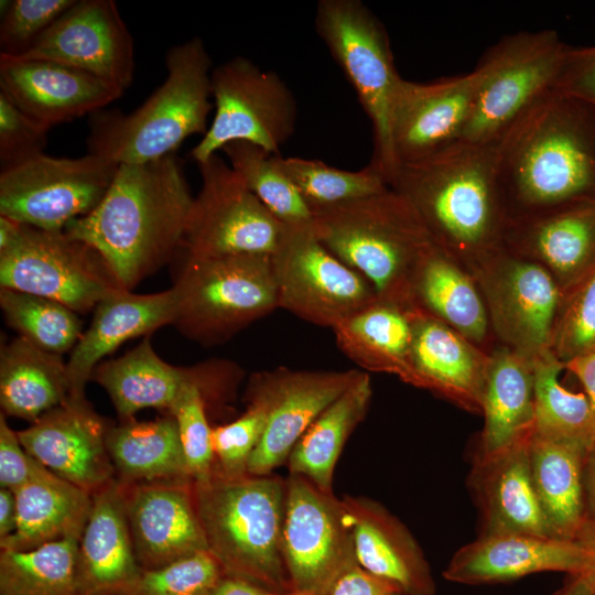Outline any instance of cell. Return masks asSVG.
Instances as JSON below:
<instances>
[{
	"instance_id": "cell-1",
	"label": "cell",
	"mask_w": 595,
	"mask_h": 595,
	"mask_svg": "<svg viewBox=\"0 0 595 595\" xmlns=\"http://www.w3.org/2000/svg\"><path fill=\"white\" fill-rule=\"evenodd\" d=\"M193 199L174 154L121 164L97 207L64 231L95 248L132 291L182 249Z\"/></svg>"
},
{
	"instance_id": "cell-2",
	"label": "cell",
	"mask_w": 595,
	"mask_h": 595,
	"mask_svg": "<svg viewBox=\"0 0 595 595\" xmlns=\"http://www.w3.org/2000/svg\"><path fill=\"white\" fill-rule=\"evenodd\" d=\"M508 221L595 201V108L548 94L496 145Z\"/></svg>"
},
{
	"instance_id": "cell-3",
	"label": "cell",
	"mask_w": 595,
	"mask_h": 595,
	"mask_svg": "<svg viewBox=\"0 0 595 595\" xmlns=\"http://www.w3.org/2000/svg\"><path fill=\"white\" fill-rule=\"evenodd\" d=\"M389 186L416 210L435 244L476 260L502 246L508 224L496 145L458 141L400 165Z\"/></svg>"
},
{
	"instance_id": "cell-4",
	"label": "cell",
	"mask_w": 595,
	"mask_h": 595,
	"mask_svg": "<svg viewBox=\"0 0 595 595\" xmlns=\"http://www.w3.org/2000/svg\"><path fill=\"white\" fill-rule=\"evenodd\" d=\"M165 66L164 82L136 110L90 115L88 153L117 165L145 163L174 154L186 138L207 132L213 67L203 40L170 47Z\"/></svg>"
},
{
	"instance_id": "cell-5",
	"label": "cell",
	"mask_w": 595,
	"mask_h": 595,
	"mask_svg": "<svg viewBox=\"0 0 595 595\" xmlns=\"http://www.w3.org/2000/svg\"><path fill=\"white\" fill-rule=\"evenodd\" d=\"M196 506L208 551L224 574L272 593L292 591L281 550L285 479L230 476L218 467L194 480Z\"/></svg>"
},
{
	"instance_id": "cell-6",
	"label": "cell",
	"mask_w": 595,
	"mask_h": 595,
	"mask_svg": "<svg viewBox=\"0 0 595 595\" xmlns=\"http://www.w3.org/2000/svg\"><path fill=\"white\" fill-rule=\"evenodd\" d=\"M321 242L361 274L377 298L411 303L415 269L434 240L414 207L397 191L312 210Z\"/></svg>"
},
{
	"instance_id": "cell-7",
	"label": "cell",
	"mask_w": 595,
	"mask_h": 595,
	"mask_svg": "<svg viewBox=\"0 0 595 595\" xmlns=\"http://www.w3.org/2000/svg\"><path fill=\"white\" fill-rule=\"evenodd\" d=\"M173 289V325L187 338L209 346L227 342L278 305L270 256H186Z\"/></svg>"
},
{
	"instance_id": "cell-8",
	"label": "cell",
	"mask_w": 595,
	"mask_h": 595,
	"mask_svg": "<svg viewBox=\"0 0 595 595\" xmlns=\"http://www.w3.org/2000/svg\"><path fill=\"white\" fill-rule=\"evenodd\" d=\"M567 50L554 30L517 32L490 47L474 69L475 105L461 141L497 145L555 90Z\"/></svg>"
},
{
	"instance_id": "cell-9",
	"label": "cell",
	"mask_w": 595,
	"mask_h": 595,
	"mask_svg": "<svg viewBox=\"0 0 595 595\" xmlns=\"http://www.w3.org/2000/svg\"><path fill=\"white\" fill-rule=\"evenodd\" d=\"M315 28L371 121L375 151L370 163L382 172L389 185L397 169L390 115L401 76L387 31L360 0L318 1Z\"/></svg>"
},
{
	"instance_id": "cell-10",
	"label": "cell",
	"mask_w": 595,
	"mask_h": 595,
	"mask_svg": "<svg viewBox=\"0 0 595 595\" xmlns=\"http://www.w3.org/2000/svg\"><path fill=\"white\" fill-rule=\"evenodd\" d=\"M215 113L207 132L191 151L196 164L232 141L256 144L279 155L293 134L296 100L274 72L263 71L250 60L237 56L212 72Z\"/></svg>"
},
{
	"instance_id": "cell-11",
	"label": "cell",
	"mask_w": 595,
	"mask_h": 595,
	"mask_svg": "<svg viewBox=\"0 0 595 595\" xmlns=\"http://www.w3.org/2000/svg\"><path fill=\"white\" fill-rule=\"evenodd\" d=\"M0 288L55 300L79 315L123 289L87 242L23 224L17 240L0 251Z\"/></svg>"
},
{
	"instance_id": "cell-12",
	"label": "cell",
	"mask_w": 595,
	"mask_h": 595,
	"mask_svg": "<svg viewBox=\"0 0 595 595\" xmlns=\"http://www.w3.org/2000/svg\"><path fill=\"white\" fill-rule=\"evenodd\" d=\"M118 166L90 153L75 159L37 154L0 173V216L62 231L97 207Z\"/></svg>"
},
{
	"instance_id": "cell-13",
	"label": "cell",
	"mask_w": 595,
	"mask_h": 595,
	"mask_svg": "<svg viewBox=\"0 0 595 595\" xmlns=\"http://www.w3.org/2000/svg\"><path fill=\"white\" fill-rule=\"evenodd\" d=\"M202 187L193 199L182 250L194 258L271 256L285 226L218 154L197 164Z\"/></svg>"
},
{
	"instance_id": "cell-14",
	"label": "cell",
	"mask_w": 595,
	"mask_h": 595,
	"mask_svg": "<svg viewBox=\"0 0 595 595\" xmlns=\"http://www.w3.org/2000/svg\"><path fill=\"white\" fill-rule=\"evenodd\" d=\"M270 260L279 307L309 323L333 329L377 298L361 274L321 242L312 225L285 226Z\"/></svg>"
},
{
	"instance_id": "cell-15",
	"label": "cell",
	"mask_w": 595,
	"mask_h": 595,
	"mask_svg": "<svg viewBox=\"0 0 595 595\" xmlns=\"http://www.w3.org/2000/svg\"><path fill=\"white\" fill-rule=\"evenodd\" d=\"M281 550L292 591L328 595L358 564L342 500L307 478L289 474Z\"/></svg>"
},
{
	"instance_id": "cell-16",
	"label": "cell",
	"mask_w": 595,
	"mask_h": 595,
	"mask_svg": "<svg viewBox=\"0 0 595 595\" xmlns=\"http://www.w3.org/2000/svg\"><path fill=\"white\" fill-rule=\"evenodd\" d=\"M357 369L293 370L278 367L250 376L247 404L266 414L261 439L248 463L251 475H269L288 457L310 425L361 375Z\"/></svg>"
},
{
	"instance_id": "cell-17",
	"label": "cell",
	"mask_w": 595,
	"mask_h": 595,
	"mask_svg": "<svg viewBox=\"0 0 595 595\" xmlns=\"http://www.w3.org/2000/svg\"><path fill=\"white\" fill-rule=\"evenodd\" d=\"M491 324L508 347L532 358L551 348L562 290L540 262L502 245L479 258Z\"/></svg>"
},
{
	"instance_id": "cell-18",
	"label": "cell",
	"mask_w": 595,
	"mask_h": 595,
	"mask_svg": "<svg viewBox=\"0 0 595 595\" xmlns=\"http://www.w3.org/2000/svg\"><path fill=\"white\" fill-rule=\"evenodd\" d=\"M19 57L60 63L123 90L136 67L133 37L113 0H75Z\"/></svg>"
},
{
	"instance_id": "cell-19",
	"label": "cell",
	"mask_w": 595,
	"mask_h": 595,
	"mask_svg": "<svg viewBox=\"0 0 595 595\" xmlns=\"http://www.w3.org/2000/svg\"><path fill=\"white\" fill-rule=\"evenodd\" d=\"M476 85L474 71L430 83L400 78L390 115L397 169L461 141L473 113Z\"/></svg>"
},
{
	"instance_id": "cell-20",
	"label": "cell",
	"mask_w": 595,
	"mask_h": 595,
	"mask_svg": "<svg viewBox=\"0 0 595 595\" xmlns=\"http://www.w3.org/2000/svg\"><path fill=\"white\" fill-rule=\"evenodd\" d=\"M111 424L94 410L86 397H68L17 433L31 456L94 495L116 478L106 444Z\"/></svg>"
},
{
	"instance_id": "cell-21",
	"label": "cell",
	"mask_w": 595,
	"mask_h": 595,
	"mask_svg": "<svg viewBox=\"0 0 595 595\" xmlns=\"http://www.w3.org/2000/svg\"><path fill=\"white\" fill-rule=\"evenodd\" d=\"M122 485L133 550L142 570L208 551L193 479Z\"/></svg>"
},
{
	"instance_id": "cell-22",
	"label": "cell",
	"mask_w": 595,
	"mask_h": 595,
	"mask_svg": "<svg viewBox=\"0 0 595 595\" xmlns=\"http://www.w3.org/2000/svg\"><path fill=\"white\" fill-rule=\"evenodd\" d=\"M0 91L51 129L104 109L125 90L60 63L0 55Z\"/></svg>"
},
{
	"instance_id": "cell-23",
	"label": "cell",
	"mask_w": 595,
	"mask_h": 595,
	"mask_svg": "<svg viewBox=\"0 0 595 595\" xmlns=\"http://www.w3.org/2000/svg\"><path fill=\"white\" fill-rule=\"evenodd\" d=\"M584 565L585 550L577 540L522 533L486 534L461 547L443 576L458 584H497L541 572L578 576Z\"/></svg>"
},
{
	"instance_id": "cell-24",
	"label": "cell",
	"mask_w": 595,
	"mask_h": 595,
	"mask_svg": "<svg viewBox=\"0 0 595 595\" xmlns=\"http://www.w3.org/2000/svg\"><path fill=\"white\" fill-rule=\"evenodd\" d=\"M532 434L493 453H476L468 487L479 513V536L549 537L531 476L529 447Z\"/></svg>"
},
{
	"instance_id": "cell-25",
	"label": "cell",
	"mask_w": 595,
	"mask_h": 595,
	"mask_svg": "<svg viewBox=\"0 0 595 595\" xmlns=\"http://www.w3.org/2000/svg\"><path fill=\"white\" fill-rule=\"evenodd\" d=\"M410 375L407 383L426 389L457 407L482 412L489 356L440 320L412 306Z\"/></svg>"
},
{
	"instance_id": "cell-26",
	"label": "cell",
	"mask_w": 595,
	"mask_h": 595,
	"mask_svg": "<svg viewBox=\"0 0 595 595\" xmlns=\"http://www.w3.org/2000/svg\"><path fill=\"white\" fill-rule=\"evenodd\" d=\"M340 500L358 565L402 595H434L429 562L408 528L368 497L346 495Z\"/></svg>"
},
{
	"instance_id": "cell-27",
	"label": "cell",
	"mask_w": 595,
	"mask_h": 595,
	"mask_svg": "<svg viewBox=\"0 0 595 595\" xmlns=\"http://www.w3.org/2000/svg\"><path fill=\"white\" fill-rule=\"evenodd\" d=\"M175 313L173 286L150 294L120 289L101 300L66 361L69 397L84 398L94 369L108 355L132 338L173 325Z\"/></svg>"
},
{
	"instance_id": "cell-28",
	"label": "cell",
	"mask_w": 595,
	"mask_h": 595,
	"mask_svg": "<svg viewBox=\"0 0 595 595\" xmlns=\"http://www.w3.org/2000/svg\"><path fill=\"white\" fill-rule=\"evenodd\" d=\"M502 245L540 262L567 292L595 267V201L509 220Z\"/></svg>"
},
{
	"instance_id": "cell-29",
	"label": "cell",
	"mask_w": 595,
	"mask_h": 595,
	"mask_svg": "<svg viewBox=\"0 0 595 595\" xmlns=\"http://www.w3.org/2000/svg\"><path fill=\"white\" fill-rule=\"evenodd\" d=\"M141 572L127 521L123 485L115 478L93 495L78 547L76 595H121Z\"/></svg>"
},
{
	"instance_id": "cell-30",
	"label": "cell",
	"mask_w": 595,
	"mask_h": 595,
	"mask_svg": "<svg viewBox=\"0 0 595 595\" xmlns=\"http://www.w3.org/2000/svg\"><path fill=\"white\" fill-rule=\"evenodd\" d=\"M209 363L178 367L163 360L145 336L134 348L115 359H105L93 371L108 393L119 422L134 419L142 409L170 414L183 391L206 375Z\"/></svg>"
},
{
	"instance_id": "cell-31",
	"label": "cell",
	"mask_w": 595,
	"mask_h": 595,
	"mask_svg": "<svg viewBox=\"0 0 595 595\" xmlns=\"http://www.w3.org/2000/svg\"><path fill=\"white\" fill-rule=\"evenodd\" d=\"M17 527L0 540L1 550L29 551L65 538L80 539L93 509V495L39 462L17 490Z\"/></svg>"
},
{
	"instance_id": "cell-32",
	"label": "cell",
	"mask_w": 595,
	"mask_h": 595,
	"mask_svg": "<svg viewBox=\"0 0 595 595\" xmlns=\"http://www.w3.org/2000/svg\"><path fill=\"white\" fill-rule=\"evenodd\" d=\"M586 446L534 433L530 467L549 537L577 540L585 523L583 472Z\"/></svg>"
},
{
	"instance_id": "cell-33",
	"label": "cell",
	"mask_w": 595,
	"mask_h": 595,
	"mask_svg": "<svg viewBox=\"0 0 595 595\" xmlns=\"http://www.w3.org/2000/svg\"><path fill=\"white\" fill-rule=\"evenodd\" d=\"M484 428L477 454L498 451L534 430L531 358L507 347L489 356L482 391Z\"/></svg>"
},
{
	"instance_id": "cell-34",
	"label": "cell",
	"mask_w": 595,
	"mask_h": 595,
	"mask_svg": "<svg viewBox=\"0 0 595 595\" xmlns=\"http://www.w3.org/2000/svg\"><path fill=\"white\" fill-rule=\"evenodd\" d=\"M69 397L66 363L21 336L0 350L1 413L30 423Z\"/></svg>"
},
{
	"instance_id": "cell-35",
	"label": "cell",
	"mask_w": 595,
	"mask_h": 595,
	"mask_svg": "<svg viewBox=\"0 0 595 595\" xmlns=\"http://www.w3.org/2000/svg\"><path fill=\"white\" fill-rule=\"evenodd\" d=\"M411 303L472 343L487 335L489 315L477 288L457 266L455 256L435 242L415 269Z\"/></svg>"
},
{
	"instance_id": "cell-36",
	"label": "cell",
	"mask_w": 595,
	"mask_h": 595,
	"mask_svg": "<svg viewBox=\"0 0 595 595\" xmlns=\"http://www.w3.org/2000/svg\"><path fill=\"white\" fill-rule=\"evenodd\" d=\"M411 307L376 298L333 328L339 349L367 370L392 374L408 382Z\"/></svg>"
},
{
	"instance_id": "cell-37",
	"label": "cell",
	"mask_w": 595,
	"mask_h": 595,
	"mask_svg": "<svg viewBox=\"0 0 595 595\" xmlns=\"http://www.w3.org/2000/svg\"><path fill=\"white\" fill-rule=\"evenodd\" d=\"M106 444L116 478L122 484L193 479L177 423L170 414L152 421L112 423Z\"/></svg>"
},
{
	"instance_id": "cell-38",
	"label": "cell",
	"mask_w": 595,
	"mask_h": 595,
	"mask_svg": "<svg viewBox=\"0 0 595 595\" xmlns=\"http://www.w3.org/2000/svg\"><path fill=\"white\" fill-rule=\"evenodd\" d=\"M371 397L370 377L361 372L296 442L286 461L289 474L303 476L320 489L333 493L338 457L354 430L367 415Z\"/></svg>"
},
{
	"instance_id": "cell-39",
	"label": "cell",
	"mask_w": 595,
	"mask_h": 595,
	"mask_svg": "<svg viewBox=\"0 0 595 595\" xmlns=\"http://www.w3.org/2000/svg\"><path fill=\"white\" fill-rule=\"evenodd\" d=\"M534 375V433L595 448V416L584 392L560 381L565 368L548 348L531 358Z\"/></svg>"
},
{
	"instance_id": "cell-40",
	"label": "cell",
	"mask_w": 595,
	"mask_h": 595,
	"mask_svg": "<svg viewBox=\"0 0 595 595\" xmlns=\"http://www.w3.org/2000/svg\"><path fill=\"white\" fill-rule=\"evenodd\" d=\"M79 540L65 538L29 551L1 550L0 595H76Z\"/></svg>"
},
{
	"instance_id": "cell-41",
	"label": "cell",
	"mask_w": 595,
	"mask_h": 595,
	"mask_svg": "<svg viewBox=\"0 0 595 595\" xmlns=\"http://www.w3.org/2000/svg\"><path fill=\"white\" fill-rule=\"evenodd\" d=\"M221 151L246 186L284 226L312 225L313 213L280 165L279 155L245 141L229 142Z\"/></svg>"
},
{
	"instance_id": "cell-42",
	"label": "cell",
	"mask_w": 595,
	"mask_h": 595,
	"mask_svg": "<svg viewBox=\"0 0 595 595\" xmlns=\"http://www.w3.org/2000/svg\"><path fill=\"white\" fill-rule=\"evenodd\" d=\"M0 307L18 336L53 354L72 351L84 332L79 314L52 299L0 288Z\"/></svg>"
},
{
	"instance_id": "cell-43",
	"label": "cell",
	"mask_w": 595,
	"mask_h": 595,
	"mask_svg": "<svg viewBox=\"0 0 595 595\" xmlns=\"http://www.w3.org/2000/svg\"><path fill=\"white\" fill-rule=\"evenodd\" d=\"M279 162L311 210L350 203L390 187L371 163L359 171H347L296 156L279 155Z\"/></svg>"
},
{
	"instance_id": "cell-44",
	"label": "cell",
	"mask_w": 595,
	"mask_h": 595,
	"mask_svg": "<svg viewBox=\"0 0 595 595\" xmlns=\"http://www.w3.org/2000/svg\"><path fill=\"white\" fill-rule=\"evenodd\" d=\"M223 575L216 558L204 551L158 569L142 570L121 595H207Z\"/></svg>"
},
{
	"instance_id": "cell-45",
	"label": "cell",
	"mask_w": 595,
	"mask_h": 595,
	"mask_svg": "<svg viewBox=\"0 0 595 595\" xmlns=\"http://www.w3.org/2000/svg\"><path fill=\"white\" fill-rule=\"evenodd\" d=\"M566 293L551 343V350L564 364L595 351V267Z\"/></svg>"
},
{
	"instance_id": "cell-46",
	"label": "cell",
	"mask_w": 595,
	"mask_h": 595,
	"mask_svg": "<svg viewBox=\"0 0 595 595\" xmlns=\"http://www.w3.org/2000/svg\"><path fill=\"white\" fill-rule=\"evenodd\" d=\"M75 0L6 1L1 11L0 55L22 56Z\"/></svg>"
},
{
	"instance_id": "cell-47",
	"label": "cell",
	"mask_w": 595,
	"mask_h": 595,
	"mask_svg": "<svg viewBox=\"0 0 595 595\" xmlns=\"http://www.w3.org/2000/svg\"><path fill=\"white\" fill-rule=\"evenodd\" d=\"M266 426L264 412L251 404L236 420L212 428L215 464L224 474L244 475Z\"/></svg>"
},
{
	"instance_id": "cell-48",
	"label": "cell",
	"mask_w": 595,
	"mask_h": 595,
	"mask_svg": "<svg viewBox=\"0 0 595 595\" xmlns=\"http://www.w3.org/2000/svg\"><path fill=\"white\" fill-rule=\"evenodd\" d=\"M48 130L0 91L1 172L43 153Z\"/></svg>"
},
{
	"instance_id": "cell-49",
	"label": "cell",
	"mask_w": 595,
	"mask_h": 595,
	"mask_svg": "<svg viewBox=\"0 0 595 595\" xmlns=\"http://www.w3.org/2000/svg\"><path fill=\"white\" fill-rule=\"evenodd\" d=\"M555 90L595 108V45L569 46Z\"/></svg>"
},
{
	"instance_id": "cell-50",
	"label": "cell",
	"mask_w": 595,
	"mask_h": 595,
	"mask_svg": "<svg viewBox=\"0 0 595 595\" xmlns=\"http://www.w3.org/2000/svg\"><path fill=\"white\" fill-rule=\"evenodd\" d=\"M37 464L0 413V487L17 490L32 477Z\"/></svg>"
},
{
	"instance_id": "cell-51",
	"label": "cell",
	"mask_w": 595,
	"mask_h": 595,
	"mask_svg": "<svg viewBox=\"0 0 595 595\" xmlns=\"http://www.w3.org/2000/svg\"><path fill=\"white\" fill-rule=\"evenodd\" d=\"M399 591L392 584L356 564L337 577L328 595H393Z\"/></svg>"
},
{
	"instance_id": "cell-52",
	"label": "cell",
	"mask_w": 595,
	"mask_h": 595,
	"mask_svg": "<svg viewBox=\"0 0 595 595\" xmlns=\"http://www.w3.org/2000/svg\"><path fill=\"white\" fill-rule=\"evenodd\" d=\"M565 368L582 383L595 416V351L569 360Z\"/></svg>"
},
{
	"instance_id": "cell-53",
	"label": "cell",
	"mask_w": 595,
	"mask_h": 595,
	"mask_svg": "<svg viewBox=\"0 0 595 595\" xmlns=\"http://www.w3.org/2000/svg\"><path fill=\"white\" fill-rule=\"evenodd\" d=\"M274 593L240 577L223 575L207 595H273Z\"/></svg>"
},
{
	"instance_id": "cell-54",
	"label": "cell",
	"mask_w": 595,
	"mask_h": 595,
	"mask_svg": "<svg viewBox=\"0 0 595 595\" xmlns=\"http://www.w3.org/2000/svg\"><path fill=\"white\" fill-rule=\"evenodd\" d=\"M577 541L585 550V565L578 575L595 594V524L585 523Z\"/></svg>"
},
{
	"instance_id": "cell-55",
	"label": "cell",
	"mask_w": 595,
	"mask_h": 595,
	"mask_svg": "<svg viewBox=\"0 0 595 595\" xmlns=\"http://www.w3.org/2000/svg\"><path fill=\"white\" fill-rule=\"evenodd\" d=\"M586 522L595 524V448L588 452L583 472Z\"/></svg>"
},
{
	"instance_id": "cell-56",
	"label": "cell",
	"mask_w": 595,
	"mask_h": 595,
	"mask_svg": "<svg viewBox=\"0 0 595 595\" xmlns=\"http://www.w3.org/2000/svg\"><path fill=\"white\" fill-rule=\"evenodd\" d=\"M17 527V499L13 490L0 489V540L12 534Z\"/></svg>"
},
{
	"instance_id": "cell-57",
	"label": "cell",
	"mask_w": 595,
	"mask_h": 595,
	"mask_svg": "<svg viewBox=\"0 0 595 595\" xmlns=\"http://www.w3.org/2000/svg\"><path fill=\"white\" fill-rule=\"evenodd\" d=\"M570 577V581L554 595H594L591 588L581 577Z\"/></svg>"
},
{
	"instance_id": "cell-58",
	"label": "cell",
	"mask_w": 595,
	"mask_h": 595,
	"mask_svg": "<svg viewBox=\"0 0 595 595\" xmlns=\"http://www.w3.org/2000/svg\"><path fill=\"white\" fill-rule=\"evenodd\" d=\"M273 595H314L310 592H303V591H289L285 593H274Z\"/></svg>"
},
{
	"instance_id": "cell-59",
	"label": "cell",
	"mask_w": 595,
	"mask_h": 595,
	"mask_svg": "<svg viewBox=\"0 0 595 595\" xmlns=\"http://www.w3.org/2000/svg\"><path fill=\"white\" fill-rule=\"evenodd\" d=\"M393 595H402V594H400V593H396V594H393Z\"/></svg>"
},
{
	"instance_id": "cell-60",
	"label": "cell",
	"mask_w": 595,
	"mask_h": 595,
	"mask_svg": "<svg viewBox=\"0 0 595 595\" xmlns=\"http://www.w3.org/2000/svg\"><path fill=\"white\" fill-rule=\"evenodd\" d=\"M595 595V594H594Z\"/></svg>"
}]
</instances>
